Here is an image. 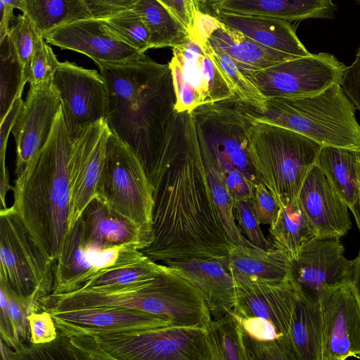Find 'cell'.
Returning <instances> with one entry per match:
<instances>
[{
	"instance_id": "cell-52",
	"label": "cell",
	"mask_w": 360,
	"mask_h": 360,
	"mask_svg": "<svg viewBox=\"0 0 360 360\" xmlns=\"http://www.w3.org/2000/svg\"><path fill=\"white\" fill-rule=\"evenodd\" d=\"M352 281L360 304V251L356 257L354 259V270Z\"/></svg>"
},
{
	"instance_id": "cell-8",
	"label": "cell",
	"mask_w": 360,
	"mask_h": 360,
	"mask_svg": "<svg viewBox=\"0 0 360 360\" xmlns=\"http://www.w3.org/2000/svg\"><path fill=\"white\" fill-rule=\"evenodd\" d=\"M53 262L32 238L13 206L0 211V281L29 309L41 310V302L53 290Z\"/></svg>"
},
{
	"instance_id": "cell-5",
	"label": "cell",
	"mask_w": 360,
	"mask_h": 360,
	"mask_svg": "<svg viewBox=\"0 0 360 360\" xmlns=\"http://www.w3.org/2000/svg\"><path fill=\"white\" fill-rule=\"evenodd\" d=\"M68 345L75 359L210 360L199 327L88 331L70 337Z\"/></svg>"
},
{
	"instance_id": "cell-29",
	"label": "cell",
	"mask_w": 360,
	"mask_h": 360,
	"mask_svg": "<svg viewBox=\"0 0 360 360\" xmlns=\"http://www.w3.org/2000/svg\"><path fill=\"white\" fill-rule=\"evenodd\" d=\"M359 159L360 150L323 146L316 162L349 209L359 196Z\"/></svg>"
},
{
	"instance_id": "cell-24",
	"label": "cell",
	"mask_w": 360,
	"mask_h": 360,
	"mask_svg": "<svg viewBox=\"0 0 360 360\" xmlns=\"http://www.w3.org/2000/svg\"><path fill=\"white\" fill-rule=\"evenodd\" d=\"M213 15L225 25L242 32L259 44L294 58L310 54L289 21L224 12L215 13Z\"/></svg>"
},
{
	"instance_id": "cell-11",
	"label": "cell",
	"mask_w": 360,
	"mask_h": 360,
	"mask_svg": "<svg viewBox=\"0 0 360 360\" xmlns=\"http://www.w3.org/2000/svg\"><path fill=\"white\" fill-rule=\"evenodd\" d=\"M346 66L328 53H310L257 71H242L266 97L316 94L340 83Z\"/></svg>"
},
{
	"instance_id": "cell-47",
	"label": "cell",
	"mask_w": 360,
	"mask_h": 360,
	"mask_svg": "<svg viewBox=\"0 0 360 360\" xmlns=\"http://www.w3.org/2000/svg\"><path fill=\"white\" fill-rule=\"evenodd\" d=\"M192 33L196 16L200 11L195 0H158Z\"/></svg>"
},
{
	"instance_id": "cell-28",
	"label": "cell",
	"mask_w": 360,
	"mask_h": 360,
	"mask_svg": "<svg viewBox=\"0 0 360 360\" xmlns=\"http://www.w3.org/2000/svg\"><path fill=\"white\" fill-rule=\"evenodd\" d=\"M229 265L249 276L282 281L292 278V260L281 250L228 243Z\"/></svg>"
},
{
	"instance_id": "cell-22",
	"label": "cell",
	"mask_w": 360,
	"mask_h": 360,
	"mask_svg": "<svg viewBox=\"0 0 360 360\" xmlns=\"http://www.w3.org/2000/svg\"><path fill=\"white\" fill-rule=\"evenodd\" d=\"M80 217L86 249L102 250L136 244L143 250L152 242L151 236L114 212L96 196L87 205Z\"/></svg>"
},
{
	"instance_id": "cell-9",
	"label": "cell",
	"mask_w": 360,
	"mask_h": 360,
	"mask_svg": "<svg viewBox=\"0 0 360 360\" xmlns=\"http://www.w3.org/2000/svg\"><path fill=\"white\" fill-rule=\"evenodd\" d=\"M96 196L152 237V186L134 151L112 132Z\"/></svg>"
},
{
	"instance_id": "cell-50",
	"label": "cell",
	"mask_w": 360,
	"mask_h": 360,
	"mask_svg": "<svg viewBox=\"0 0 360 360\" xmlns=\"http://www.w3.org/2000/svg\"><path fill=\"white\" fill-rule=\"evenodd\" d=\"M95 18H102L131 8L139 0H86Z\"/></svg>"
},
{
	"instance_id": "cell-54",
	"label": "cell",
	"mask_w": 360,
	"mask_h": 360,
	"mask_svg": "<svg viewBox=\"0 0 360 360\" xmlns=\"http://www.w3.org/2000/svg\"><path fill=\"white\" fill-rule=\"evenodd\" d=\"M197 4H198L199 6V8H200V6H202L204 5L205 4L212 1V0H195Z\"/></svg>"
},
{
	"instance_id": "cell-32",
	"label": "cell",
	"mask_w": 360,
	"mask_h": 360,
	"mask_svg": "<svg viewBox=\"0 0 360 360\" xmlns=\"http://www.w3.org/2000/svg\"><path fill=\"white\" fill-rule=\"evenodd\" d=\"M205 330L210 360H255L232 311L212 319Z\"/></svg>"
},
{
	"instance_id": "cell-39",
	"label": "cell",
	"mask_w": 360,
	"mask_h": 360,
	"mask_svg": "<svg viewBox=\"0 0 360 360\" xmlns=\"http://www.w3.org/2000/svg\"><path fill=\"white\" fill-rule=\"evenodd\" d=\"M7 35L22 66L23 81L27 83L31 59L42 36L32 21L24 13L14 18Z\"/></svg>"
},
{
	"instance_id": "cell-38",
	"label": "cell",
	"mask_w": 360,
	"mask_h": 360,
	"mask_svg": "<svg viewBox=\"0 0 360 360\" xmlns=\"http://www.w3.org/2000/svg\"><path fill=\"white\" fill-rule=\"evenodd\" d=\"M1 43V101L0 122L7 113L13 101L26 84L23 81L22 66L16 56L8 35Z\"/></svg>"
},
{
	"instance_id": "cell-30",
	"label": "cell",
	"mask_w": 360,
	"mask_h": 360,
	"mask_svg": "<svg viewBox=\"0 0 360 360\" xmlns=\"http://www.w3.org/2000/svg\"><path fill=\"white\" fill-rule=\"evenodd\" d=\"M131 8L149 31L150 49L175 48L190 41L187 28L158 0H139Z\"/></svg>"
},
{
	"instance_id": "cell-16",
	"label": "cell",
	"mask_w": 360,
	"mask_h": 360,
	"mask_svg": "<svg viewBox=\"0 0 360 360\" xmlns=\"http://www.w3.org/2000/svg\"><path fill=\"white\" fill-rule=\"evenodd\" d=\"M60 108V96L52 81L30 84L11 131L15 141L17 176L48 141Z\"/></svg>"
},
{
	"instance_id": "cell-35",
	"label": "cell",
	"mask_w": 360,
	"mask_h": 360,
	"mask_svg": "<svg viewBox=\"0 0 360 360\" xmlns=\"http://www.w3.org/2000/svg\"><path fill=\"white\" fill-rule=\"evenodd\" d=\"M162 267V264H158L145 255L134 262L101 270L75 291L133 283L155 276Z\"/></svg>"
},
{
	"instance_id": "cell-48",
	"label": "cell",
	"mask_w": 360,
	"mask_h": 360,
	"mask_svg": "<svg viewBox=\"0 0 360 360\" xmlns=\"http://www.w3.org/2000/svg\"><path fill=\"white\" fill-rule=\"evenodd\" d=\"M1 294V319H0V334L1 340L7 345L10 348L15 350V354L22 355L28 352L23 345L20 344L15 339L13 329L8 316V295L6 288L2 283H0Z\"/></svg>"
},
{
	"instance_id": "cell-41",
	"label": "cell",
	"mask_w": 360,
	"mask_h": 360,
	"mask_svg": "<svg viewBox=\"0 0 360 360\" xmlns=\"http://www.w3.org/2000/svg\"><path fill=\"white\" fill-rule=\"evenodd\" d=\"M233 214L239 231L253 246L266 250L274 248L263 234L250 200L236 202Z\"/></svg>"
},
{
	"instance_id": "cell-34",
	"label": "cell",
	"mask_w": 360,
	"mask_h": 360,
	"mask_svg": "<svg viewBox=\"0 0 360 360\" xmlns=\"http://www.w3.org/2000/svg\"><path fill=\"white\" fill-rule=\"evenodd\" d=\"M198 141L209 188L228 243L245 247L253 246L239 231L233 214V203L222 175L199 137Z\"/></svg>"
},
{
	"instance_id": "cell-12",
	"label": "cell",
	"mask_w": 360,
	"mask_h": 360,
	"mask_svg": "<svg viewBox=\"0 0 360 360\" xmlns=\"http://www.w3.org/2000/svg\"><path fill=\"white\" fill-rule=\"evenodd\" d=\"M52 83L57 89L71 140L84 127L105 117L108 91L96 70L69 61L60 62Z\"/></svg>"
},
{
	"instance_id": "cell-27",
	"label": "cell",
	"mask_w": 360,
	"mask_h": 360,
	"mask_svg": "<svg viewBox=\"0 0 360 360\" xmlns=\"http://www.w3.org/2000/svg\"><path fill=\"white\" fill-rule=\"evenodd\" d=\"M289 335L297 360H322L323 317L320 301L296 288Z\"/></svg>"
},
{
	"instance_id": "cell-51",
	"label": "cell",
	"mask_w": 360,
	"mask_h": 360,
	"mask_svg": "<svg viewBox=\"0 0 360 360\" xmlns=\"http://www.w3.org/2000/svg\"><path fill=\"white\" fill-rule=\"evenodd\" d=\"M22 0H0V41L8 34L9 27L14 19L13 10L21 11Z\"/></svg>"
},
{
	"instance_id": "cell-1",
	"label": "cell",
	"mask_w": 360,
	"mask_h": 360,
	"mask_svg": "<svg viewBox=\"0 0 360 360\" xmlns=\"http://www.w3.org/2000/svg\"><path fill=\"white\" fill-rule=\"evenodd\" d=\"M154 262L228 259V240L209 188L192 112L174 110L153 169Z\"/></svg>"
},
{
	"instance_id": "cell-42",
	"label": "cell",
	"mask_w": 360,
	"mask_h": 360,
	"mask_svg": "<svg viewBox=\"0 0 360 360\" xmlns=\"http://www.w3.org/2000/svg\"><path fill=\"white\" fill-rule=\"evenodd\" d=\"M233 314L240 324L246 340L264 342L276 340H287L289 336L281 333L276 327L269 321L261 317H241ZM291 342V341H290Z\"/></svg>"
},
{
	"instance_id": "cell-36",
	"label": "cell",
	"mask_w": 360,
	"mask_h": 360,
	"mask_svg": "<svg viewBox=\"0 0 360 360\" xmlns=\"http://www.w3.org/2000/svg\"><path fill=\"white\" fill-rule=\"evenodd\" d=\"M98 19L110 34L138 51L145 53L150 49L149 31L141 16L131 8Z\"/></svg>"
},
{
	"instance_id": "cell-46",
	"label": "cell",
	"mask_w": 360,
	"mask_h": 360,
	"mask_svg": "<svg viewBox=\"0 0 360 360\" xmlns=\"http://www.w3.org/2000/svg\"><path fill=\"white\" fill-rule=\"evenodd\" d=\"M340 85L356 109L360 112V46L354 61L345 68Z\"/></svg>"
},
{
	"instance_id": "cell-23",
	"label": "cell",
	"mask_w": 360,
	"mask_h": 360,
	"mask_svg": "<svg viewBox=\"0 0 360 360\" xmlns=\"http://www.w3.org/2000/svg\"><path fill=\"white\" fill-rule=\"evenodd\" d=\"M202 6L212 13L259 15L289 22L330 18L335 8L333 0H212Z\"/></svg>"
},
{
	"instance_id": "cell-14",
	"label": "cell",
	"mask_w": 360,
	"mask_h": 360,
	"mask_svg": "<svg viewBox=\"0 0 360 360\" xmlns=\"http://www.w3.org/2000/svg\"><path fill=\"white\" fill-rule=\"evenodd\" d=\"M354 259L345 256L340 238L314 237L292 260L293 282L302 292L320 300L325 290L352 280Z\"/></svg>"
},
{
	"instance_id": "cell-40",
	"label": "cell",
	"mask_w": 360,
	"mask_h": 360,
	"mask_svg": "<svg viewBox=\"0 0 360 360\" xmlns=\"http://www.w3.org/2000/svg\"><path fill=\"white\" fill-rule=\"evenodd\" d=\"M60 63L51 47L41 37L31 59L28 74L30 84L51 82Z\"/></svg>"
},
{
	"instance_id": "cell-25",
	"label": "cell",
	"mask_w": 360,
	"mask_h": 360,
	"mask_svg": "<svg viewBox=\"0 0 360 360\" xmlns=\"http://www.w3.org/2000/svg\"><path fill=\"white\" fill-rule=\"evenodd\" d=\"M207 42L213 49L227 54L242 71L260 70L294 59L259 44L221 22L210 34Z\"/></svg>"
},
{
	"instance_id": "cell-20",
	"label": "cell",
	"mask_w": 360,
	"mask_h": 360,
	"mask_svg": "<svg viewBox=\"0 0 360 360\" xmlns=\"http://www.w3.org/2000/svg\"><path fill=\"white\" fill-rule=\"evenodd\" d=\"M66 338L88 331H116L171 326L151 313L120 307H98L49 311Z\"/></svg>"
},
{
	"instance_id": "cell-4",
	"label": "cell",
	"mask_w": 360,
	"mask_h": 360,
	"mask_svg": "<svg viewBox=\"0 0 360 360\" xmlns=\"http://www.w3.org/2000/svg\"><path fill=\"white\" fill-rule=\"evenodd\" d=\"M192 114L198 137L222 175L233 205L250 200L261 181L248 154V106L234 97L200 105Z\"/></svg>"
},
{
	"instance_id": "cell-37",
	"label": "cell",
	"mask_w": 360,
	"mask_h": 360,
	"mask_svg": "<svg viewBox=\"0 0 360 360\" xmlns=\"http://www.w3.org/2000/svg\"><path fill=\"white\" fill-rule=\"evenodd\" d=\"M208 52L229 82L236 97L253 110L265 108L266 98L243 73L227 54L211 48L207 42Z\"/></svg>"
},
{
	"instance_id": "cell-31",
	"label": "cell",
	"mask_w": 360,
	"mask_h": 360,
	"mask_svg": "<svg viewBox=\"0 0 360 360\" xmlns=\"http://www.w3.org/2000/svg\"><path fill=\"white\" fill-rule=\"evenodd\" d=\"M20 11L43 37L62 25L94 18L86 0H22Z\"/></svg>"
},
{
	"instance_id": "cell-17",
	"label": "cell",
	"mask_w": 360,
	"mask_h": 360,
	"mask_svg": "<svg viewBox=\"0 0 360 360\" xmlns=\"http://www.w3.org/2000/svg\"><path fill=\"white\" fill-rule=\"evenodd\" d=\"M236 288L237 302L233 310L241 317H261L290 337L289 330L296 294L292 278L273 281L246 276L229 265Z\"/></svg>"
},
{
	"instance_id": "cell-49",
	"label": "cell",
	"mask_w": 360,
	"mask_h": 360,
	"mask_svg": "<svg viewBox=\"0 0 360 360\" xmlns=\"http://www.w3.org/2000/svg\"><path fill=\"white\" fill-rule=\"evenodd\" d=\"M24 89H21L14 101H13L11 107L9 108L7 113L5 115L3 120L1 121L0 127V169L6 168L5 157L6 146L10 132H11L13 125L18 117L20 112L22 105L24 103L22 98V94Z\"/></svg>"
},
{
	"instance_id": "cell-33",
	"label": "cell",
	"mask_w": 360,
	"mask_h": 360,
	"mask_svg": "<svg viewBox=\"0 0 360 360\" xmlns=\"http://www.w3.org/2000/svg\"><path fill=\"white\" fill-rule=\"evenodd\" d=\"M273 246L293 260L301 248L315 237L297 201L282 205L276 221L269 227Z\"/></svg>"
},
{
	"instance_id": "cell-43",
	"label": "cell",
	"mask_w": 360,
	"mask_h": 360,
	"mask_svg": "<svg viewBox=\"0 0 360 360\" xmlns=\"http://www.w3.org/2000/svg\"><path fill=\"white\" fill-rule=\"evenodd\" d=\"M250 202L259 224L271 226L276 221L280 206L272 193L262 182L256 185Z\"/></svg>"
},
{
	"instance_id": "cell-19",
	"label": "cell",
	"mask_w": 360,
	"mask_h": 360,
	"mask_svg": "<svg viewBox=\"0 0 360 360\" xmlns=\"http://www.w3.org/2000/svg\"><path fill=\"white\" fill-rule=\"evenodd\" d=\"M44 39L61 49L82 53L96 64L127 63L146 55L110 34L101 20L95 18L62 25L48 34Z\"/></svg>"
},
{
	"instance_id": "cell-44",
	"label": "cell",
	"mask_w": 360,
	"mask_h": 360,
	"mask_svg": "<svg viewBox=\"0 0 360 360\" xmlns=\"http://www.w3.org/2000/svg\"><path fill=\"white\" fill-rule=\"evenodd\" d=\"M30 340L35 345H46L57 338V328L51 314L45 310L31 312L28 316Z\"/></svg>"
},
{
	"instance_id": "cell-53",
	"label": "cell",
	"mask_w": 360,
	"mask_h": 360,
	"mask_svg": "<svg viewBox=\"0 0 360 360\" xmlns=\"http://www.w3.org/2000/svg\"><path fill=\"white\" fill-rule=\"evenodd\" d=\"M359 196L356 201V202L353 205L352 207L349 208L351 212H352L356 225L359 228V230L360 231V159L359 162Z\"/></svg>"
},
{
	"instance_id": "cell-18",
	"label": "cell",
	"mask_w": 360,
	"mask_h": 360,
	"mask_svg": "<svg viewBox=\"0 0 360 360\" xmlns=\"http://www.w3.org/2000/svg\"><path fill=\"white\" fill-rule=\"evenodd\" d=\"M297 202L315 237L340 239L352 228L347 205L316 165L306 177Z\"/></svg>"
},
{
	"instance_id": "cell-15",
	"label": "cell",
	"mask_w": 360,
	"mask_h": 360,
	"mask_svg": "<svg viewBox=\"0 0 360 360\" xmlns=\"http://www.w3.org/2000/svg\"><path fill=\"white\" fill-rule=\"evenodd\" d=\"M323 317L322 360L360 357V304L352 280L320 297Z\"/></svg>"
},
{
	"instance_id": "cell-13",
	"label": "cell",
	"mask_w": 360,
	"mask_h": 360,
	"mask_svg": "<svg viewBox=\"0 0 360 360\" xmlns=\"http://www.w3.org/2000/svg\"><path fill=\"white\" fill-rule=\"evenodd\" d=\"M110 133L107 121L103 118L82 129L72 140L69 158V229L96 195Z\"/></svg>"
},
{
	"instance_id": "cell-2",
	"label": "cell",
	"mask_w": 360,
	"mask_h": 360,
	"mask_svg": "<svg viewBox=\"0 0 360 360\" xmlns=\"http://www.w3.org/2000/svg\"><path fill=\"white\" fill-rule=\"evenodd\" d=\"M96 65L107 87L109 129L134 151L148 179L174 111L169 65L146 55L127 63Z\"/></svg>"
},
{
	"instance_id": "cell-6",
	"label": "cell",
	"mask_w": 360,
	"mask_h": 360,
	"mask_svg": "<svg viewBox=\"0 0 360 360\" xmlns=\"http://www.w3.org/2000/svg\"><path fill=\"white\" fill-rule=\"evenodd\" d=\"M249 109L257 119L300 133L323 146L360 150L356 109L340 83L316 94L266 98L263 110Z\"/></svg>"
},
{
	"instance_id": "cell-7",
	"label": "cell",
	"mask_w": 360,
	"mask_h": 360,
	"mask_svg": "<svg viewBox=\"0 0 360 360\" xmlns=\"http://www.w3.org/2000/svg\"><path fill=\"white\" fill-rule=\"evenodd\" d=\"M248 140L250 162L278 205L297 201L323 146L300 133L259 120L252 113Z\"/></svg>"
},
{
	"instance_id": "cell-21",
	"label": "cell",
	"mask_w": 360,
	"mask_h": 360,
	"mask_svg": "<svg viewBox=\"0 0 360 360\" xmlns=\"http://www.w3.org/2000/svg\"><path fill=\"white\" fill-rule=\"evenodd\" d=\"M163 264L201 291L212 319L233 310L237 302L236 288L228 259L169 261Z\"/></svg>"
},
{
	"instance_id": "cell-10",
	"label": "cell",
	"mask_w": 360,
	"mask_h": 360,
	"mask_svg": "<svg viewBox=\"0 0 360 360\" xmlns=\"http://www.w3.org/2000/svg\"><path fill=\"white\" fill-rule=\"evenodd\" d=\"M175 96L174 110L192 112L196 108L236 97L218 65L210 56L207 39L191 35L190 41L173 48L168 63Z\"/></svg>"
},
{
	"instance_id": "cell-26",
	"label": "cell",
	"mask_w": 360,
	"mask_h": 360,
	"mask_svg": "<svg viewBox=\"0 0 360 360\" xmlns=\"http://www.w3.org/2000/svg\"><path fill=\"white\" fill-rule=\"evenodd\" d=\"M98 272L85 246L83 224L79 217L69 229L60 256L54 264V281L51 293L75 291L78 286Z\"/></svg>"
},
{
	"instance_id": "cell-55",
	"label": "cell",
	"mask_w": 360,
	"mask_h": 360,
	"mask_svg": "<svg viewBox=\"0 0 360 360\" xmlns=\"http://www.w3.org/2000/svg\"><path fill=\"white\" fill-rule=\"evenodd\" d=\"M357 1H360V0H357Z\"/></svg>"
},
{
	"instance_id": "cell-3",
	"label": "cell",
	"mask_w": 360,
	"mask_h": 360,
	"mask_svg": "<svg viewBox=\"0 0 360 360\" xmlns=\"http://www.w3.org/2000/svg\"><path fill=\"white\" fill-rule=\"evenodd\" d=\"M71 147L60 108L48 141L18 176L13 190V206L34 242L53 262L69 231Z\"/></svg>"
},
{
	"instance_id": "cell-45",
	"label": "cell",
	"mask_w": 360,
	"mask_h": 360,
	"mask_svg": "<svg viewBox=\"0 0 360 360\" xmlns=\"http://www.w3.org/2000/svg\"><path fill=\"white\" fill-rule=\"evenodd\" d=\"M8 295V316L16 340L21 345V339H27L30 333L27 316L30 311L17 296L3 283Z\"/></svg>"
}]
</instances>
